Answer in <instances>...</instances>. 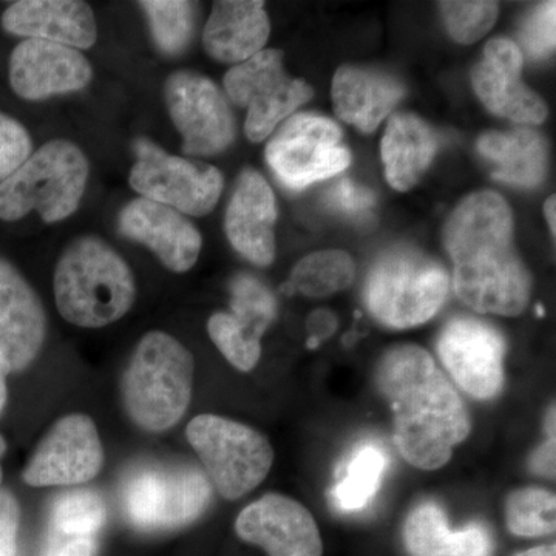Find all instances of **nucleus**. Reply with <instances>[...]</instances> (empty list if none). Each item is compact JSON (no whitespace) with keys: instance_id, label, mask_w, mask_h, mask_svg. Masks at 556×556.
<instances>
[{"instance_id":"393cba45","label":"nucleus","mask_w":556,"mask_h":556,"mask_svg":"<svg viewBox=\"0 0 556 556\" xmlns=\"http://www.w3.org/2000/svg\"><path fill=\"white\" fill-rule=\"evenodd\" d=\"M439 141L433 129L412 113H402L388 123L382 139V160L391 188L412 189L437 155Z\"/></svg>"},{"instance_id":"9d476101","label":"nucleus","mask_w":556,"mask_h":556,"mask_svg":"<svg viewBox=\"0 0 556 556\" xmlns=\"http://www.w3.org/2000/svg\"><path fill=\"white\" fill-rule=\"evenodd\" d=\"M225 89L233 104L248 110L244 134L252 142H262L313 98L314 91L303 79L289 78L283 68V53L263 50L226 73Z\"/></svg>"},{"instance_id":"473e14b6","label":"nucleus","mask_w":556,"mask_h":556,"mask_svg":"<svg viewBox=\"0 0 556 556\" xmlns=\"http://www.w3.org/2000/svg\"><path fill=\"white\" fill-rule=\"evenodd\" d=\"M232 309L237 320L262 338L276 318V299L257 278L239 276L232 281Z\"/></svg>"},{"instance_id":"79ce46f5","label":"nucleus","mask_w":556,"mask_h":556,"mask_svg":"<svg viewBox=\"0 0 556 556\" xmlns=\"http://www.w3.org/2000/svg\"><path fill=\"white\" fill-rule=\"evenodd\" d=\"M9 372V365H7L5 358L0 354V415H2L7 404V375Z\"/></svg>"},{"instance_id":"1a4fd4ad","label":"nucleus","mask_w":556,"mask_h":556,"mask_svg":"<svg viewBox=\"0 0 556 556\" xmlns=\"http://www.w3.org/2000/svg\"><path fill=\"white\" fill-rule=\"evenodd\" d=\"M134 149L137 160L129 182L142 199L192 217H203L217 206L225 185L217 167L172 155L146 138L137 139Z\"/></svg>"},{"instance_id":"b1692460","label":"nucleus","mask_w":556,"mask_h":556,"mask_svg":"<svg viewBox=\"0 0 556 556\" xmlns=\"http://www.w3.org/2000/svg\"><path fill=\"white\" fill-rule=\"evenodd\" d=\"M404 543L412 556H492L493 552L492 536L484 526L475 522L453 532L442 508L430 501L409 511Z\"/></svg>"},{"instance_id":"20e7f679","label":"nucleus","mask_w":556,"mask_h":556,"mask_svg":"<svg viewBox=\"0 0 556 556\" xmlns=\"http://www.w3.org/2000/svg\"><path fill=\"white\" fill-rule=\"evenodd\" d=\"M195 362L188 348L163 331L139 340L123 378L127 415L146 431L177 426L192 401Z\"/></svg>"},{"instance_id":"c9c22d12","label":"nucleus","mask_w":556,"mask_h":556,"mask_svg":"<svg viewBox=\"0 0 556 556\" xmlns=\"http://www.w3.org/2000/svg\"><path fill=\"white\" fill-rule=\"evenodd\" d=\"M33 152L30 134L20 121L0 113V182L9 178Z\"/></svg>"},{"instance_id":"72a5a7b5","label":"nucleus","mask_w":556,"mask_h":556,"mask_svg":"<svg viewBox=\"0 0 556 556\" xmlns=\"http://www.w3.org/2000/svg\"><path fill=\"white\" fill-rule=\"evenodd\" d=\"M442 20L448 35L459 43H475L495 25L496 2H441Z\"/></svg>"},{"instance_id":"e433bc0d","label":"nucleus","mask_w":556,"mask_h":556,"mask_svg":"<svg viewBox=\"0 0 556 556\" xmlns=\"http://www.w3.org/2000/svg\"><path fill=\"white\" fill-rule=\"evenodd\" d=\"M328 204L346 217L364 218L376 206V197L371 190L342 179L329 190Z\"/></svg>"},{"instance_id":"4c0bfd02","label":"nucleus","mask_w":556,"mask_h":556,"mask_svg":"<svg viewBox=\"0 0 556 556\" xmlns=\"http://www.w3.org/2000/svg\"><path fill=\"white\" fill-rule=\"evenodd\" d=\"M97 548V535H72L50 529L42 556H94Z\"/></svg>"},{"instance_id":"ea45409f","label":"nucleus","mask_w":556,"mask_h":556,"mask_svg":"<svg viewBox=\"0 0 556 556\" xmlns=\"http://www.w3.org/2000/svg\"><path fill=\"white\" fill-rule=\"evenodd\" d=\"M547 441L536 450L530 466L533 471L543 477H555V405L548 409L546 417Z\"/></svg>"},{"instance_id":"bb28decb","label":"nucleus","mask_w":556,"mask_h":556,"mask_svg":"<svg viewBox=\"0 0 556 556\" xmlns=\"http://www.w3.org/2000/svg\"><path fill=\"white\" fill-rule=\"evenodd\" d=\"M356 277V266L343 251H318L300 260L283 285L285 294L302 292L306 298L324 299L350 287Z\"/></svg>"},{"instance_id":"ddd939ff","label":"nucleus","mask_w":556,"mask_h":556,"mask_svg":"<svg viewBox=\"0 0 556 556\" xmlns=\"http://www.w3.org/2000/svg\"><path fill=\"white\" fill-rule=\"evenodd\" d=\"M104 464L100 433L86 415H68L58 420L39 442L22 478L31 486L86 484Z\"/></svg>"},{"instance_id":"37998d69","label":"nucleus","mask_w":556,"mask_h":556,"mask_svg":"<svg viewBox=\"0 0 556 556\" xmlns=\"http://www.w3.org/2000/svg\"><path fill=\"white\" fill-rule=\"evenodd\" d=\"M544 215H546V219L548 223V228H551L552 236H555L556 232V203L555 195L548 197L546 204H544Z\"/></svg>"},{"instance_id":"39448f33","label":"nucleus","mask_w":556,"mask_h":556,"mask_svg":"<svg viewBox=\"0 0 556 556\" xmlns=\"http://www.w3.org/2000/svg\"><path fill=\"white\" fill-rule=\"evenodd\" d=\"M89 174V160L75 142H47L0 182V219L16 222L33 211L49 225L72 217Z\"/></svg>"},{"instance_id":"4be33fe9","label":"nucleus","mask_w":556,"mask_h":556,"mask_svg":"<svg viewBox=\"0 0 556 556\" xmlns=\"http://www.w3.org/2000/svg\"><path fill=\"white\" fill-rule=\"evenodd\" d=\"M270 33L265 3L222 0L212 7L203 33L208 56L225 64H241L265 50Z\"/></svg>"},{"instance_id":"c85d7f7f","label":"nucleus","mask_w":556,"mask_h":556,"mask_svg":"<svg viewBox=\"0 0 556 556\" xmlns=\"http://www.w3.org/2000/svg\"><path fill=\"white\" fill-rule=\"evenodd\" d=\"M148 16L150 31L163 53H181L189 46L195 27V3L186 0H144L139 2Z\"/></svg>"},{"instance_id":"f257e3e1","label":"nucleus","mask_w":556,"mask_h":556,"mask_svg":"<svg viewBox=\"0 0 556 556\" xmlns=\"http://www.w3.org/2000/svg\"><path fill=\"white\" fill-rule=\"evenodd\" d=\"M380 394L393 409L399 455L420 470H438L470 434L463 399L424 348L387 351L376 368Z\"/></svg>"},{"instance_id":"f03ea898","label":"nucleus","mask_w":556,"mask_h":556,"mask_svg":"<svg viewBox=\"0 0 556 556\" xmlns=\"http://www.w3.org/2000/svg\"><path fill=\"white\" fill-rule=\"evenodd\" d=\"M514 215L503 197L482 190L467 197L444 229L453 260V288L481 314L514 317L530 298V276L515 252Z\"/></svg>"},{"instance_id":"423d86ee","label":"nucleus","mask_w":556,"mask_h":556,"mask_svg":"<svg viewBox=\"0 0 556 556\" xmlns=\"http://www.w3.org/2000/svg\"><path fill=\"white\" fill-rule=\"evenodd\" d=\"M447 270L426 255L399 249L379 260L365 287L369 313L386 327L426 324L447 300Z\"/></svg>"},{"instance_id":"9b49d317","label":"nucleus","mask_w":556,"mask_h":556,"mask_svg":"<svg viewBox=\"0 0 556 556\" xmlns=\"http://www.w3.org/2000/svg\"><path fill=\"white\" fill-rule=\"evenodd\" d=\"M334 121L314 113L289 118L266 148V161L285 188L302 190L350 166L351 152L342 144Z\"/></svg>"},{"instance_id":"2eb2a0df","label":"nucleus","mask_w":556,"mask_h":556,"mask_svg":"<svg viewBox=\"0 0 556 556\" xmlns=\"http://www.w3.org/2000/svg\"><path fill=\"white\" fill-rule=\"evenodd\" d=\"M236 532L269 556H324L320 532L308 508L278 493H268L243 508Z\"/></svg>"},{"instance_id":"a878e982","label":"nucleus","mask_w":556,"mask_h":556,"mask_svg":"<svg viewBox=\"0 0 556 556\" xmlns=\"http://www.w3.org/2000/svg\"><path fill=\"white\" fill-rule=\"evenodd\" d=\"M482 156L495 164L493 177L518 188L533 189L547 174V144L532 129L510 134L489 131L478 139Z\"/></svg>"},{"instance_id":"f704fd0d","label":"nucleus","mask_w":556,"mask_h":556,"mask_svg":"<svg viewBox=\"0 0 556 556\" xmlns=\"http://www.w3.org/2000/svg\"><path fill=\"white\" fill-rule=\"evenodd\" d=\"M555 2L541 3L525 22L522 49L532 60H544L555 50Z\"/></svg>"},{"instance_id":"dca6fc26","label":"nucleus","mask_w":556,"mask_h":556,"mask_svg":"<svg viewBox=\"0 0 556 556\" xmlns=\"http://www.w3.org/2000/svg\"><path fill=\"white\" fill-rule=\"evenodd\" d=\"M525 53L511 40H490L484 58L475 65L471 83L479 100L493 115L538 126L547 118L546 102L522 83Z\"/></svg>"},{"instance_id":"58836bf2","label":"nucleus","mask_w":556,"mask_h":556,"mask_svg":"<svg viewBox=\"0 0 556 556\" xmlns=\"http://www.w3.org/2000/svg\"><path fill=\"white\" fill-rule=\"evenodd\" d=\"M20 519V504L11 493L0 490V556H16Z\"/></svg>"},{"instance_id":"a19ab883","label":"nucleus","mask_w":556,"mask_h":556,"mask_svg":"<svg viewBox=\"0 0 556 556\" xmlns=\"http://www.w3.org/2000/svg\"><path fill=\"white\" fill-rule=\"evenodd\" d=\"M336 328H338V318L329 311L320 309L311 314L308 329L313 343H309V345L313 346L314 342L317 345L320 340L329 338L336 331Z\"/></svg>"},{"instance_id":"c756f323","label":"nucleus","mask_w":556,"mask_h":556,"mask_svg":"<svg viewBox=\"0 0 556 556\" xmlns=\"http://www.w3.org/2000/svg\"><path fill=\"white\" fill-rule=\"evenodd\" d=\"M108 518L104 497L97 490L61 493L51 504L50 529L72 535H98Z\"/></svg>"},{"instance_id":"6e6552de","label":"nucleus","mask_w":556,"mask_h":556,"mask_svg":"<svg viewBox=\"0 0 556 556\" xmlns=\"http://www.w3.org/2000/svg\"><path fill=\"white\" fill-rule=\"evenodd\" d=\"M212 497L206 473L192 466L138 468L124 485L127 519L139 530H170L201 517Z\"/></svg>"},{"instance_id":"4468645a","label":"nucleus","mask_w":556,"mask_h":556,"mask_svg":"<svg viewBox=\"0 0 556 556\" xmlns=\"http://www.w3.org/2000/svg\"><path fill=\"white\" fill-rule=\"evenodd\" d=\"M437 348L450 376L471 397L486 401L503 390L506 343L485 321L453 318L439 334Z\"/></svg>"},{"instance_id":"f8f14e48","label":"nucleus","mask_w":556,"mask_h":556,"mask_svg":"<svg viewBox=\"0 0 556 556\" xmlns=\"http://www.w3.org/2000/svg\"><path fill=\"white\" fill-rule=\"evenodd\" d=\"M172 123L182 137V152L212 156L236 138L232 110L214 80L189 70L172 73L164 84Z\"/></svg>"},{"instance_id":"f3484780","label":"nucleus","mask_w":556,"mask_h":556,"mask_svg":"<svg viewBox=\"0 0 556 556\" xmlns=\"http://www.w3.org/2000/svg\"><path fill=\"white\" fill-rule=\"evenodd\" d=\"M93 78L91 64L79 50L40 39H25L10 58L11 89L22 100L43 101L75 93Z\"/></svg>"},{"instance_id":"7c9ffc66","label":"nucleus","mask_w":556,"mask_h":556,"mask_svg":"<svg viewBox=\"0 0 556 556\" xmlns=\"http://www.w3.org/2000/svg\"><path fill=\"white\" fill-rule=\"evenodd\" d=\"M556 501L554 493L529 486L510 493L506 501L508 530L518 536H544L555 532Z\"/></svg>"},{"instance_id":"2f4dec72","label":"nucleus","mask_w":556,"mask_h":556,"mask_svg":"<svg viewBox=\"0 0 556 556\" xmlns=\"http://www.w3.org/2000/svg\"><path fill=\"white\" fill-rule=\"evenodd\" d=\"M207 331L223 356L240 371H251L258 364L262 357L260 336L244 327L232 314H214L208 318Z\"/></svg>"},{"instance_id":"5701e85b","label":"nucleus","mask_w":556,"mask_h":556,"mask_svg":"<svg viewBox=\"0 0 556 556\" xmlns=\"http://www.w3.org/2000/svg\"><path fill=\"white\" fill-rule=\"evenodd\" d=\"M402 94L401 84L371 70L342 67L332 79V102L339 118L367 134L378 129Z\"/></svg>"},{"instance_id":"cd10ccee","label":"nucleus","mask_w":556,"mask_h":556,"mask_svg":"<svg viewBox=\"0 0 556 556\" xmlns=\"http://www.w3.org/2000/svg\"><path fill=\"white\" fill-rule=\"evenodd\" d=\"M388 467V456L375 444H364L348 459L345 470L332 489V501L342 511L364 510L375 500Z\"/></svg>"},{"instance_id":"a18cd8bd","label":"nucleus","mask_w":556,"mask_h":556,"mask_svg":"<svg viewBox=\"0 0 556 556\" xmlns=\"http://www.w3.org/2000/svg\"><path fill=\"white\" fill-rule=\"evenodd\" d=\"M5 452H7V442H5V439H3L2 437H0V484H2V477H3V471H2V459H3V456H5Z\"/></svg>"},{"instance_id":"412c9836","label":"nucleus","mask_w":556,"mask_h":556,"mask_svg":"<svg viewBox=\"0 0 556 556\" xmlns=\"http://www.w3.org/2000/svg\"><path fill=\"white\" fill-rule=\"evenodd\" d=\"M2 27L11 35L75 50L90 49L98 39L93 10L80 0H20L2 14Z\"/></svg>"},{"instance_id":"7ed1b4c3","label":"nucleus","mask_w":556,"mask_h":556,"mask_svg":"<svg viewBox=\"0 0 556 556\" xmlns=\"http://www.w3.org/2000/svg\"><path fill=\"white\" fill-rule=\"evenodd\" d=\"M54 299L68 324L102 328L129 313L137 283L126 260L109 243L80 237L65 248L54 269Z\"/></svg>"},{"instance_id":"aec40b11","label":"nucleus","mask_w":556,"mask_h":556,"mask_svg":"<svg viewBox=\"0 0 556 556\" xmlns=\"http://www.w3.org/2000/svg\"><path fill=\"white\" fill-rule=\"evenodd\" d=\"M276 195L257 170L241 172L226 211V236L239 254L258 266L276 258Z\"/></svg>"},{"instance_id":"c03bdc74","label":"nucleus","mask_w":556,"mask_h":556,"mask_svg":"<svg viewBox=\"0 0 556 556\" xmlns=\"http://www.w3.org/2000/svg\"><path fill=\"white\" fill-rule=\"evenodd\" d=\"M515 556H556L555 544H546V546L529 548V551L519 552Z\"/></svg>"},{"instance_id":"6ab92c4d","label":"nucleus","mask_w":556,"mask_h":556,"mask_svg":"<svg viewBox=\"0 0 556 556\" xmlns=\"http://www.w3.org/2000/svg\"><path fill=\"white\" fill-rule=\"evenodd\" d=\"M46 334V311L35 289L0 260V354L10 372L27 368L38 357Z\"/></svg>"},{"instance_id":"0eeeda50","label":"nucleus","mask_w":556,"mask_h":556,"mask_svg":"<svg viewBox=\"0 0 556 556\" xmlns=\"http://www.w3.org/2000/svg\"><path fill=\"white\" fill-rule=\"evenodd\" d=\"M186 437L203 463L211 485L229 501L240 500L262 484L274 464L268 439L226 417H193Z\"/></svg>"},{"instance_id":"a211bd4d","label":"nucleus","mask_w":556,"mask_h":556,"mask_svg":"<svg viewBox=\"0 0 556 556\" xmlns=\"http://www.w3.org/2000/svg\"><path fill=\"white\" fill-rule=\"evenodd\" d=\"M119 232L148 247L172 273H188L199 262L203 239L186 215L166 204L131 200L121 211Z\"/></svg>"}]
</instances>
